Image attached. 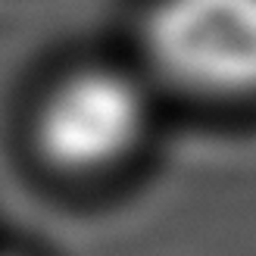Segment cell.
Instances as JSON below:
<instances>
[{
  "label": "cell",
  "mask_w": 256,
  "mask_h": 256,
  "mask_svg": "<svg viewBox=\"0 0 256 256\" xmlns=\"http://www.w3.org/2000/svg\"><path fill=\"white\" fill-rule=\"evenodd\" d=\"M140 41L156 75L184 94H256V0H153Z\"/></svg>",
  "instance_id": "obj_1"
},
{
  "label": "cell",
  "mask_w": 256,
  "mask_h": 256,
  "mask_svg": "<svg viewBox=\"0 0 256 256\" xmlns=\"http://www.w3.org/2000/svg\"><path fill=\"white\" fill-rule=\"evenodd\" d=\"M147 128V97L132 75L110 66L75 69L50 88L34 112V147L66 175L119 166Z\"/></svg>",
  "instance_id": "obj_2"
}]
</instances>
